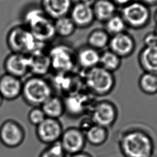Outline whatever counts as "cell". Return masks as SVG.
Instances as JSON below:
<instances>
[{"mask_svg":"<svg viewBox=\"0 0 157 157\" xmlns=\"http://www.w3.org/2000/svg\"><path fill=\"white\" fill-rule=\"evenodd\" d=\"M108 47L109 50L123 59L133 54L136 47V44L133 36L129 33L124 31L112 36Z\"/></svg>","mask_w":157,"mask_h":157,"instance_id":"13","label":"cell"},{"mask_svg":"<svg viewBox=\"0 0 157 157\" xmlns=\"http://www.w3.org/2000/svg\"><path fill=\"white\" fill-rule=\"evenodd\" d=\"M23 87L21 78L7 73L0 75V94L4 100L14 101L21 96Z\"/></svg>","mask_w":157,"mask_h":157,"instance_id":"15","label":"cell"},{"mask_svg":"<svg viewBox=\"0 0 157 157\" xmlns=\"http://www.w3.org/2000/svg\"><path fill=\"white\" fill-rule=\"evenodd\" d=\"M74 2L72 0H40V6L53 20L69 15Z\"/></svg>","mask_w":157,"mask_h":157,"instance_id":"17","label":"cell"},{"mask_svg":"<svg viewBox=\"0 0 157 157\" xmlns=\"http://www.w3.org/2000/svg\"><path fill=\"white\" fill-rule=\"evenodd\" d=\"M59 141L68 156L84 151L87 144L85 133L74 126L64 129Z\"/></svg>","mask_w":157,"mask_h":157,"instance_id":"10","label":"cell"},{"mask_svg":"<svg viewBox=\"0 0 157 157\" xmlns=\"http://www.w3.org/2000/svg\"><path fill=\"white\" fill-rule=\"evenodd\" d=\"M3 67L5 73L22 79L29 73L28 56L11 52L5 58Z\"/></svg>","mask_w":157,"mask_h":157,"instance_id":"14","label":"cell"},{"mask_svg":"<svg viewBox=\"0 0 157 157\" xmlns=\"http://www.w3.org/2000/svg\"><path fill=\"white\" fill-rule=\"evenodd\" d=\"M63 131V124L59 119L47 117L36 126V136L41 143L48 145L58 142Z\"/></svg>","mask_w":157,"mask_h":157,"instance_id":"11","label":"cell"},{"mask_svg":"<svg viewBox=\"0 0 157 157\" xmlns=\"http://www.w3.org/2000/svg\"><path fill=\"white\" fill-rule=\"evenodd\" d=\"M66 113L71 116L82 115L86 110L88 104V99L84 94L74 91L63 98Z\"/></svg>","mask_w":157,"mask_h":157,"instance_id":"19","label":"cell"},{"mask_svg":"<svg viewBox=\"0 0 157 157\" xmlns=\"http://www.w3.org/2000/svg\"><path fill=\"white\" fill-rule=\"evenodd\" d=\"M68 157H93L91 154L85 151H82L71 155H69Z\"/></svg>","mask_w":157,"mask_h":157,"instance_id":"33","label":"cell"},{"mask_svg":"<svg viewBox=\"0 0 157 157\" xmlns=\"http://www.w3.org/2000/svg\"><path fill=\"white\" fill-rule=\"evenodd\" d=\"M40 107L48 118L59 119L66 113L63 98L56 94L50 96Z\"/></svg>","mask_w":157,"mask_h":157,"instance_id":"21","label":"cell"},{"mask_svg":"<svg viewBox=\"0 0 157 157\" xmlns=\"http://www.w3.org/2000/svg\"><path fill=\"white\" fill-rule=\"evenodd\" d=\"M47 52L55 73H70L76 66L75 50L69 45L57 44Z\"/></svg>","mask_w":157,"mask_h":157,"instance_id":"6","label":"cell"},{"mask_svg":"<svg viewBox=\"0 0 157 157\" xmlns=\"http://www.w3.org/2000/svg\"><path fill=\"white\" fill-rule=\"evenodd\" d=\"M92 7L95 20L103 23L117 13V7L112 0H95Z\"/></svg>","mask_w":157,"mask_h":157,"instance_id":"22","label":"cell"},{"mask_svg":"<svg viewBox=\"0 0 157 157\" xmlns=\"http://www.w3.org/2000/svg\"><path fill=\"white\" fill-rule=\"evenodd\" d=\"M153 18H154V20H155V21L156 22V25H157V9L156 10V11H155V13H154Z\"/></svg>","mask_w":157,"mask_h":157,"instance_id":"35","label":"cell"},{"mask_svg":"<svg viewBox=\"0 0 157 157\" xmlns=\"http://www.w3.org/2000/svg\"><path fill=\"white\" fill-rule=\"evenodd\" d=\"M86 142L91 145L98 147L104 144L109 135V129L93 123L85 132Z\"/></svg>","mask_w":157,"mask_h":157,"instance_id":"23","label":"cell"},{"mask_svg":"<svg viewBox=\"0 0 157 157\" xmlns=\"http://www.w3.org/2000/svg\"><path fill=\"white\" fill-rule=\"evenodd\" d=\"M148 7L154 6L157 5V0H138Z\"/></svg>","mask_w":157,"mask_h":157,"instance_id":"34","label":"cell"},{"mask_svg":"<svg viewBox=\"0 0 157 157\" xmlns=\"http://www.w3.org/2000/svg\"><path fill=\"white\" fill-rule=\"evenodd\" d=\"M28 56L29 73L33 75L44 77L52 70L48 52H45L44 48L37 50Z\"/></svg>","mask_w":157,"mask_h":157,"instance_id":"16","label":"cell"},{"mask_svg":"<svg viewBox=\"0 0 157 157\" xmlns=\"http://www.w3.org/2000/svg\"><path fill=\"white\" fill-rule=\"evenodd\" d=\"M118 147L124 157H156V144L151 134L138 126L130 127L120 134Z\"/></svg>","mask_w":157,"mask_h":157,"instance_id":"1","label":"cell"},{"mask_svg":"<svg viewBox=\"0 0 157 157\" xmlns=\"http://www.w3.org/2000/svg\"><path fill=\"white\" fill-rule=\"evenodd\" d=\"M137 61L144 72L157 74V45L144 47L138 53Z\"/></svg>","mask_w":157,"mask_h":157,"instance_id":"20","label":"cell"},{"mask_svg":"<svg viewBox=\"0 0 157 157\" xmlns=\"http://www.w3.org/2000/svg\"><path fill=\"white\" fill-rule=\"evenodd\" d=\"M59 141L47 145L40 152L39 157H68Z\"/></svg>","mask_w":157,"mask_h":157,"instance_id":"29","label":"cell"},{"mask_svg":"<svg viewBox=\"0 0 157 157\" xmlns=\"http://www.w3.org/2000/svg\"><path fill=\"white\" fill-rule=\"evenodd\" d=\"M122 64V58L109 49L101 52L99 66L104 69L114 73Z\"/></svg>","mask_w":157,"mask_h":157,"instance_id":"25","label":"cell"},{"mask_svg":"<svg viewBox=\"0 0 157 157\" xmlns=\"http://www.w3.org/2000/svg\"><path fill=\"white\" fill-rule=\"evenodd\" d=\"M25 137L24 127L15 120H6L0 125V142L6 147H18L23 143Z\"/></svg>","mask_w":157,"mask_h":157,"instance_id":"9","label":"cell"},{"mask_svg":"<svg viewBox=\"0 0 157 157\" xmlns=\"http://www.w3.org/2000/svg\"><path fill=\"white\" fill-rule=\"evenodd\" d=\"M6 43L11 52L29 55L44 48L45 44L38 42L31 31L23 24L12 27L6 36Z\"/></svg>","mask_w":157,"mask_h":157,"instance_id":"5","label":"cell"},{"mask_svg":"<svg viewBox=\"0 0 157 157\" xmlns=\"http://www.w3.org/2000/svg\"><path fill=\"white\" fill-rule=\"evenodd\" d=\"M83 82L91 95L104 97L110 94L116 85L114 73L97 66L84 71Z\"/></svg>","mask_w":157,"mask_h":157,"instance_id":"4","label":"cell"},{"mask_svg":"<svg viewBox=\"0 0 157 157\" xmlns=\"http://www.w3.org/2000/svg\"><path fill=\"white\" fill-rule=\"evenodd\" d=\"M69 16L80 29L89 28L95 21L92 4L81 0L73 4Z\"/></svg>","mask_w":157,"mask_h":157,"instance_id":"12","label":"cell"},{"mask_svg":"<svg viewBox=\"0 0 157 157\" xmlns=\"http://www.w3.org/2000/svg\"><path fill=\"white\" fill-rule=\"evenodd\" d=\"M21 20L22 24L42 44L46 45L56 36L54 20L45 13L40 6H30L26 7L21 14Z\"/></svg>","mask_w":157,"mask_h":157,"instance_id":"2","label":"cell"},{"mask_svg":"<svg viewBox=\"0 0 157 157\" xmlns=\"http://www.w3.org/2000/svg\"><path fill=\"white\" fill-rule=\"evenodd\" d=\"M154 31L155 32V33H156V36H157V25H156V28L155 29Z\"/></svg>","mask_w":157,"mask_h":157,"instance_id":"37","label":"cell"},{"mask_svg":"<svg viewBox=\"0 0 157 157\" xmlns=\"http://www.w3.org/2000/svg\"><path fill=\"white\" fill-rule=\"evenodd\" d=\"M144 47H152L157 45V36L155 32L150 31L145 34L143 38Z\"/></svg>","mask_w":157,"mask_h":157,"instance_id":"31","label":"cell"},{"mask_svg":"<svg viewBox=\"0 0 157 157\" xmlns=\"http://www.w3.org/2000/svg\"><path fill=\"white\" fill-rule=\"evenodd\" d=\"M90 117L93 123L109 129L116 123L118 117V109L112 101L102 99L92 105Z\"/></svg>","mask_w":157,"mask_h":157,"instance_id":"8","label":"cell"},{"mask_svg":"<svg viewBox=\"0 0 157 157\" xmlns=\"http://www.w3.org/2000/svg\"><path fill=\"white\" fill-rule=\"evenodd\" d=\"M127 28L120 13H115L104 23V29L110 36L126 31Z\"/></svg>","mask_w":157,"mask_h":157,"instance_id":"28","label":"cell"},{"mask_svg":"<svg viewBox=\"0 0 157 157\" xmlns=\"http://www.w3.org/2000/svg\"><path fill=\"white\" fill-rule=\"evenodd\" d=\"M120 15L128 28L140 29L147 26L151 20L150 7L139 1H132L121 8Z\"/></svg>","mask_w":157,"mask_h":157,"instance_id":"7","label":"cell"},{"mask_svg":"<svg viewBox=\"0 0 157 157\" xmlns=\"http://www.w3.org/2000/svg\"><path fill=\"white\" fill-rule=\"evenodd\" d=\"M112 1L116 5V6L117 7H121L122 8L124 6H125L127 4L131 2L134 0H112Z\"/></svg>","mask_w":157,"mask_h":157,"instance_id":"32","label":"cell"},{"mask_svg":"<svg viewBox=\"0 0 157 157\" xmlns=\"http://www.w3.org/2000/svg\"><path fill=\"white\" fill-rule=\"evenodd\" d=\"M54 94L50 80L44 77L31 75L23 81L21 96L31 107H40Z\"/></svg>","mask_w":157,"mask_h":157,"instance_id":"3","label":"cell"},{"mask_svg":"<svg viewBox=\"0 0 157 157\" xmlns=\"http://www.w3.org/2000/svg\"><path fill=\"white\" fill-rule=\"evenodd\" d=\"M140 90L147 95L157 94V74L144 72L138 80Z\"/></svg>","mask_w":157,"mask_h":157,"instance_id":"27","label":"cell"},{"mask_svg":"<svg viewBox=\"0 0 157 157\" xmlns=\"http://www.w3.org/2000/svg\"><path fill=\"white\" fill-rule=\"evenodd\" d=\"M110 37L104 28H96L88 34L86 45L101 51L109 46Z\"/></svg>","mask_w":157,"mask_h":157,"instance_id":"24","label":"cell"},{"mask_svg":"<svg viewBox=\"0 0 157 157\" xmlns=\"http://www.w3.org/2000/svg\"><path fill=\"white\" fill-rule=\"evenodd\" d=\"M100 55V51L86 44L80 47L75 50L76 66L84 71L99 66Z\"/></svg>","mask_w":157,"mask_h":157,"instance_id":"18","label":"cell"},{"mask_svg":"<svg viewBox=\"0 0 157 157\" xmlns=\"http://www.w3.org/2000/svg\"><path fill=\"white\" fill-rule=\"evenodd\" d=\"M54 27L56 36L63 38L72 36L77 28L69 15L54 20Z\"/></svg>","mask_w":157,"mask_h":157,"instance_id":"26","label":"cell"},{"mask_svg":"<svg viewBox=\"0 0 157 157\" xmlns=\"http://www.w3.org/2000/svg\"><path fill=\"white\" fill-rule=\"evenodd\" d=\"M4 99H3V98L2 97V96L1 95V94H0V107H1V106L2 105V103H3V101H4Z\"/></svg>","mask_w":157,"mask_h":157,"instance_id":"36","label":"cell"},{"mask_svg":"<svg viewBox=\"0 0 157 157\" xmlns=\"http://www.w3.org/2000/svg\"><path fill=\"white\" fill-rule=\"evenodd\" d=\"M47 118L41 107H33L28 113V120L31 124L37 126Z\"/></svg>","mask_w":157,"mask_h":157,"instance_id":"30","label":"cell"}]
</instances>
